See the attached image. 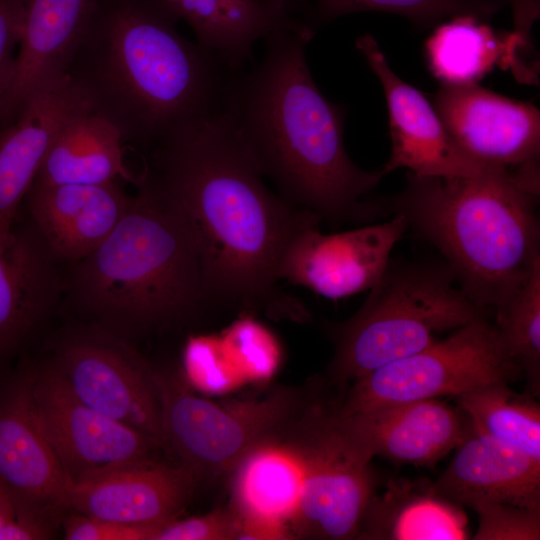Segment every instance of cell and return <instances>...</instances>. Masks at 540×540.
<instances>
[{"label": "cell", "instance_id": "ac0fdd59", "mask_svg": "<svg viewBox=\"0 0 540 540\" xmlns=\"http://www.w3.org/2000/svg\"><path fill=\"white\" fill-rule=\"evenodd\" d=\"M60 262L28 219L0 252V373L63 294Z\"/></svg>", "mask_w": 540, "mask_h": 540}, {"label": "cell", "instance_id": "603a6c76", "mask_svg": "<svg viewBox=\"0 0 540 540\" xmlns=\"http://www.w3.org/2000/svg\"><path fill=\"white\" fill-rule=\"evenodd\" d=\"M157 1L190 26L198 45L237 70L254 62L258 41L280 31L312 28L280 0Z\"/></svg>", "mask_w": 540, "mask_h": 540}, {"label": "cell", "instance_id": "f546056e", "mask_svg": "<svg viewBox=\"0 0 540 540\" xmlns=\"http://www.w3.org/2000/svg\"><path fill=\"white\" fill-rule=\"evenodd\" d=\"M473 509L479 516V526L474 539H539L540 511L505 504H482Z\"/></svg>", "mask_w": 540, "mask_h": 540}, {"label": "cell", "instance_id": "484cf974", "mask_svg": "<svg viewBox=\"0 0 540 540\" xmlns=\"http://www.w3.org/2000/svg\"><path fill=\"white\" fill-rule=\"evenodd\" d=\"M231 475L230 507L239 522L284 528L292 534L290 524L300 501L302 472L286 444L277 440L255 447Z\"/></svg>", "mask_w": 540, "mask_h": 540}, {"label": "cell", "instance_id": "4316f807", "mask_svg": "<svg viewBox=\"0 0 540 540\" xmlns=\"http://www.w3.org/2000/svg\"><path fill=\"white\" fill-rule=\"evenodd\" d=\"M455 398L476 432L540 460V409L534 400L513 392L505 381L479 386Z\"/></svg>", "mask_w": 540, "mask_h": 540}, {"label": "cell", "instance_id": "6da1fadb", "mask_svg": "<svg viewBox=\"0 0 540 540\" xmlns=\"http://www.w3.org/2000/svg\"><path fill=\"white\" fill-rule=\"evenodd\" d=\"M142 157L143 171L190 227L215 309L308 317L300 301L280 289L278 270L292 241L321 220L267 187L224 112Z\"/></svg>", "mask_w": 540, "mask_h": 540}, {"label": "cell", "instance_id": "30bf717a", "mask_svg": "<svg viewBox=\"0 0 540 540\" xmlns=\"http://www.w3.org/2000/svg\"><path fill=\"white\" fill-rule=\"evenodd\" d=\"M46 363L78 400L165 448L155 368L131 342L84 324L55 340Z\"/></svg>", "mask_w": 540, "mask_h": 540}, {"label": "cell", "instance_id": "7a4b0ae2", "mask_svg": "<svg viewBox=\"0 0 540 540\" xmlns=\"http://www.w3.org/2000/svg\"><path fill=\"white\" fill-rule=\"evenodd\" d=\"M315 34L266 38L262 58L235 75L224 114L286 201L334 226L381 219L382 207L367 195L384 173L361 169L346 151V108L322 94L307 63Z\"/></svg>", "mask_w": 540, "mask_h": 540}, {"label": "cell", "instance_id": "e0dca14e", "mask_svg": "<svg viewBox=\"0 0 540 540\" xmlns=\"http://www.w3.org/2000/svg\"><path fill=\"white\" fill-rule=\"evenodd\" d=\"M89 108L69 76L35 94L18 117L0 127V252L11 240L20 207L65 122Z\"/></svg>", "mask_w": 540, "mask_h": 540}, {"label": "cell", "instance_id": "7402d4cb", "mask_svg": "<svg viewBox=\"0 0 540 540\" xmlns=\"http://www.w3.org/2000/svg\"><path fill=\"white\" fill-rule=\"evenodd\" d=\"M435 493L474 508L505 504L540 511V460L471 426Z\"/></svg>", "mask_w": 540, "mask_h": 540}, {"label": "cell", "instance_id": "52a82bcc", "mask_svg": "<svg viewBox=\"0 0 540 540\" xmlns=\"http://www.w3.org/2000/svg\"><path fill=\"white\" fill-rule=\"evenodd\" d=\"M339 404L309 396L281 439L302 472L293 538L346 540L360 534L372 499L373 456L347 429Z\"/></svg>", "mask_w": 540, "mask_h": 540}, {"label": "cell", "instance_id": "e575fe53", "mask_svg": "<svg viewBox=\"0 0 540 540\" xmlns=\"http://www.w3.org/2000/svg\"><path fill=\"white\" fill-rule=\"evenodd\" d=\"M512 9L514 30L531 38V29L539 17V0H498Z\"/></svg>", "mask_w": 540, "mask_h": 540}, {"label": "cell", "instance_id": "d4e9b609", "mask_svg": "<svg viewBox=\"0 0 540 540\" xmlns=\"http://www.w3.org/2000/svg\"><path fill=\"white\" fill-rule=\"evenodd\" d=\"M123 139L116 127L89 108L61 127L33 183L99 184L123 179L135 184L137 175L124 162Z\"/></svg>", "mask_w": 540, "mask_h": 540}, {"label": "cell", "instance_id": "ffe728a7", "mask_svg": "<svg viewBox=\"0 0 540 540\" xmlns=\"http://www.w3.org/2000/svg\"><path fill=\"white\" fill-rule=\"evenodd\" d=\"M340 413L347 429L373 457L416 466L435 465L470 429L455 408L438 398Z\"/></svg>", "mask_w": 540, "mask_h": 540}, {"label": "cell", "instance_id": "5b68a950", "mask_svg": "<svg viewBox=\"0 0 540 540\" xmlns=\"http://www.w3.org/2000/svg\"><path fill=\"white\" fill-rule=\"evenodd\" d=\"M539 175L493 166L462 177L408 172L405 188L379 198L385 215L434 246L465 295L484 313L495 311L540 264L536 215Z\"/></svg>", "mask_w": 540, "mask_h": 540}, {"label": "cell", "instance_id": "4fadbf2b", "mask_svg": "<svg viewBox=\"0 0 540 540\" xmlns=\"http://www.w3.org/2000/svg\"><path fill=\"white\" fill-rule=\"evenodd\" d=\"M407 230L401 215L333 234L322 233L319 225L311 226L287 248L279 266V279L333 300L369 290Z\"/></svg>", "mask_w": 540, "mask_h": 540}, {"label": "cell", "instance_id": "f1b7e54d", "mask_svg": "<svg viewBox=\"0 0 540 540\" xmlns=\"http://www.w3.org/2000/svg\"><path fill=\"white\" fill-rule=\"evenodd\" d=\"M501 341L509 356L534 381L540 365V264L527 282L495 310Z\"/></svg>", "mask_w": 540, "mask_h": 540}, {"label": "cell", "instance_id": "5bb4252c", "mask_svg": "<svg viewBox=\"0 0 540 540\" xmlns=\"http://www.w3.org/2000/svg\"><path fill=\"white\" fill-rule=\"evenodd\" d=\"M355 45L379 79L387 103L391 153L381 168L384 175L407 168L419 176H475L497 166L477 161L457 145L433 104L395 74L373 36L361 35Z\"/></svg>", "mask_w": 540, "mask_h": 540}, {"label": "cell", "instance_id": "8fae6325", "mask_svg": "<svg viewBox=\"0 0 540 540\" xmlns=\"http://www.w3.org/2000/svg\"><path fill=\"white\" fill-rule=\"evenodd\" d=\"M35 363L0 373V488L18 517L52 535L70 511V481L39 422Z\"/></svg>", "mask_w": 540, "mask_h": 540}, {"label": "cell", "instance_id": "8992f818", "mask_svg": "<svg viewBox=\"0 0 540 540\" xmlns=\"http://www.w3.org/2000/svg\"><path fill=\"white\" fill-rule=\"evenodd\" d=\"M359 310L333 328L335 382H354L486 317L443 260L391 259Z\"/></svg>", "mask_w": 540, "mask_h": 540}, {"label": "cell", "instance_id": "83f0119b", "mask_svg": "<svg viewBox=\"0 0 540 540\" xmlns=\"http://www.w3.org/2000/svg\"><path fill=\"white\" fill-rule=\"evenodd\" d=\"M504 6L498 0H312L309 24L317 31L348 14L379 11L403 16L416 28L427 29L456 15L487 20Z\"/></svg>", "mask_w": 540, "mask_h": 540}, {"label": "cell", "instance_id": "d6a6232c", "mask_svg": "<svg viewBox=\"0 0 540 540\" xmlns=\"http://www.w3.org/2000/svg\"><path fill=\"white\" fill-rule=\"evenodd\" d=\"M159 526L118 523L77 512L63 519L68 540H153Z\"/></svg>", "mask_w": 540, "mask_h": 540}, {"label": "cell", "instance_id": "9c48e42d", "mask_svg": "<svg viewBox=\"0 0 540 540\" xmlns=\"http://www.w3.org/2000/svg\"><path fill=\"white\" fill-rule=\"evenodd\" d=\"M519 369L495 325L481 317L448 338L357 379L340 410L351 414L388 404L456 397L489 383L507 382Z\"/></svg>", "mask_w": 540, "mask_h": 540}, {"label": "cell", "instance_id": "9a60e30c", "mask_svg": "<svg viewBox=\"0 0 540 540\" xmlns=\"http://www.w3.org/2000/svg\"><path fill=\"white\" fill-rule=\"evenodd\" d=\"M433 106L446 130L469 156L508 168L539 161L540 113L477 83L441 84Z\"/></svg>", "mask_w": 540, "mask_h": 540}, {"label": "cell", "instance_id": "44dd1931", "mask_svg": "<svg viewBox=\"0 0 540 540\" xmlns=\"http://www.w3.org/2000/svg\"><path fill=\"white\" fill-rule=\"evenodd\" d=\"M21 2L24 30L16 75L0 127L13 122L40 90L67 74L98 4V0Z\"/></svg>", "mask_w": 540, "mask_h": 540}, {"label": "cell", "instance_id": "3957f363", "mask_svg": "<svg viewBox=\"0 0 540 540\" xmlns=\"http://www.w3.org/2000/svg\"><path fill=\"white\" fill-rule=\"evenodd\" d=\"M178 21L157 0H98L67 72L142 155L223 113L240 71L184 37Z\"/></svg>", "mask_w": 540, "mask_h": 540}, {"label": "cell", "instance_id": "ba28073f", "mask_svg": "<svg viewBox=\"0 0 540 540\" xmlns=\"http://www.w3.org/2000/svg\"><path fill=\"white\" fill-rule=\"evenodd\" d=\"M164 447L198 480L230 475L255 447L281 440L307 396L278 389L259 400L218 404L197 397L176 372L155 368Z\"/></svg>", "mask_w": 540, "mask_h": 540}, {"label": "cell", "instance_id": "2e32d148", "mask_svg": "<svg viewBox=\"0 0 540 540\" xmlns=\"http://www.w3.org/2000/svg\"><path fill=\"white\" fill-rule=\"evenodd\" d=\"M184 466L157 459L130 463L70 484V511L131 525L159 526L176 519L197 484Z\"/></svg>", "mask_w": 540, "mask_h": 540}, {"label": "cell", "instance_id": "1f68e13d", "mask_svg": "<svg viewBox=\"0 0 540 540\" xmlns=\"http://www.w3.org/2000/svg\"><path fill=\"white\" fill-rule=\"evenodd\" d=\"M24 18L21 0H0V126L16 75Z\"/></svg>", "mask_w": 540, "mask_h": 540}, {"label": "cell", "instance_id": "d590c367", "mask_svg": "<svg viewBox=\"0 0 540 540\" xmlns=\"http://www.w3.org/2000/svg\"><path fill=\"white\" fill-rule=\"evenodd\" d=\"M286 8L294 15L309 22L312 0H280Z\"/></svg>", "mask_w": 540, "mask_h": 540}, {"label": "cell", "instance_id": "277c9868", "mask_svg": "<svg viewBox=\"0 0 540 540\" xmlns=\"http://www.w3.org/2000/svg\"><path fill=\"white\" fill-rule=\"evenodd\" d=\"M110 235L71 265L63 294L85 324L129 342L216 310L182 212L144 171Z\"/></svg>", "mask_w": 540, "mask_h": 540}, {"label": "cell", "instance_id": "cb8c5ba5", "mask_svg": "<svg viewBox=\"0 0 540 540\" xmlns=\"http://www.w3.org/2000/svg\"><path fill=\"white\" fill-rule=\"evenodd\" d=\"M484 19L456 15L436 25L424 45L428 67L441 84L477 83L495 66L510 68L519 81L537 82L535 68L524 55L531 39L513 30H496Z\"/></svg>", "mask_w": 540, "mask_h": 540}, {"label": "cell", "instance_id": "d6986e66", "mask_svg": "<svg viewBox=\"0 0 540 540\" xmlns=\"http://www.w3.org/2000/svg\"><path fill=\"white\" fill-rule=\"evenodd\" d=\"M133 198L118 180L99 184L33 183L23 204L28 219L54 256L72 265L110 235Z\"/></svg>", "mask_w": 540, "mask_h": 540}, {"label": "cell", "instance_id": "836d02e7", "mask_svg": "<svg viewBox=\"0 0 540 540\" xmlns=\"http://www.w3.org/2000/svg\"><path fill=\"white\" fill-rule=\"evenodd\" d=\"M51 535L21 520L11 501L0 488V540L48 539Z\"/></svg>", "mask_w": 540, "mask_h": 540}, {"label": "cell", "instance_id": "4dcf8cb0", "mask_svg": "<svg viewBox=\"0 0 540 540\" xmlns=\"http://www.w3.org/2000/svg\"><path fill=\"white\" fill-rule=\"evenodd\" d=\"M238 519L229 506L160 525L153 540H237Z\"/></svg>", "mask_w": 540, "mask_h": 540}, {"label": "cell", "instance_id": "7c38bea8", "mask_svg": "<svg viewBox=\"0 0 540 540\" xmlns=\"http://www.w3.org/2000/svg\"><path fill=\"white\" fill-rule=\"evenodd\" d=\"M33 401L70 484L123 465L156 459L163 448L155 439L78 400L47 363H35Z\"/></svg>", "mask_w": 540, "mask_h": 540}]
</instances>
